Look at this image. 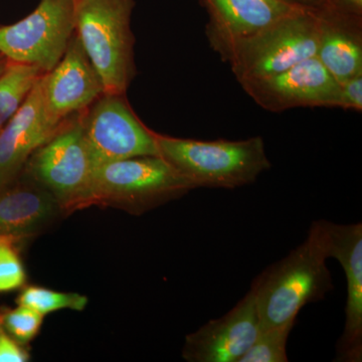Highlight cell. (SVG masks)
<instances>
[{"mask_svg": "<svg viewBox=\"0 0 362 362\" xmlns=\"http://www.w3.org/2000/svg\"><path fill=\"white\" fill-rule=\"evenodd\" d=\"M321 221L312 223L306 240L252 283L261 328L295 324L307 304L333 290Z\"/></svg>", "mask_w": 362, "mask_h": 362, "instance_id": "obj_1", "label": "cell"}, {"mask_svg": "<svg viewBox=\"0 0 362 362\" xmlns=\"http://www.w3.org/2000/svg\"><path fill=\"white\" fill-rule=\"evenodd\" d=\"M159 156L199 187L235 189L252 185L271 168L259 136L244 140L177 138L154 132Z\"/></svg>", "mask_w": 362, "mask_h": 362, "instance_id": "obj_2", "label": "cell"}, {"mask_svg": "<svg viewBox=\"0 0 362 362\" xmlns=\"http://www.w3.org/2000/svg\"><path fill=\"white\" fill-rule=\"evenodd\" d=\"M76 35L105 93L125 94L136 75L131 18L135 0H74Z\"/></svg>", "mask_w": 362, "mask_h": 362, "instance_id": "obj_3", "label": "cell"}, {"mask_svg": "<svg viewBox=\"0 0 362 362\" xmlns=\"http://www.w3.org/2000/svg\"><path fill=\"white\" fill-rule=\"evenodd\" d=\"M319 11L299 9L249 37L233 40L218 54L239 84L287 70L316 56Z\"/></svg>", "mask_w": 362, "mask_h": 362, "instance_id": "obj_4", "label": "cell"}, {"mask_svg": "<svg viewBox=\"0 0 362 362\" xmlns=\"http://www.w3.org/2000/svg\"><path fill=\"white\" fill-rule=\"evenodd\" d=\"M194 189L160 156L132 157L95 168L90 206H117L140 214Z\"/></svg>", "mask_w": 362, "mask_h": 362, "instance_id": "obj_5", "label": "cell"}, {"mask_svg": "<svg viewBox=\"0 0 362 362\" xmlns=\"http://www.w3.org/2000/svg\"><path fill=\"white\" fill-rule=\"evenodd\" d=\"M80 114L66 119L33 152L21 173L49 190L64 214L90 206L95 166L86 144Z\"/></svg>", "mask_w": 362, "mask_h": 362, "instance_id": "obj_6", "label": "cell"}, {"mask_svg": "<svg viewBox=\"0 0 362 362\" xmlns=\"http://www.w3.org/2000/svg\"><path fill=\"white\" fill-rule=\"evenodd\" d=\"M75 30L74 0H40L23 20L0 26V54L47 73L63 58Z\"/></svg>", "mask_w": 362, "mask_h": 362, "instance_id": "obj_7", "label": "cell"}, {"mask_svg": "<svg viewBox=\"0 0 362 362\" xmlns=\"http://www.w3.org/2000/svg\"><path fill=\"white\" fill-rule=\"evenodd\" d=\"M80 117L95 168L132 157L159 156L154 131L136 116L125 94L104 93Z\"/></svg>", "mask_w": 362, "mask_h": 362, "instance_id": "obj_8", "label": "cell"}, {"mask_svg": "<svg viewBox=\"0 0 362 362\" xmlns=\"http://www.w3.org/2000/svg\"><path fill=\"white\" fill-rule=\"evenodd\" d=\"M255 103L279 113L295 108H337L340 84L316 57L274 75L240 84Z\"/></svg>", "mask_w": 362, "mask_h": 362, "instance_id": "obj_9", "label": "cell"}, {"mask_svg": "<svg viewBox=\"0 0 362 362\" xmlns=\"http://www.w3.org/2000/svg\"><path fill=\"white\" fill-rule=\"evenodd\" d=\"M47 115L62 124L82 113L105 93L103 82L78 35H73L63 58L39 80Z\"/></svg>", "mask_w": 362, "mask_h": 362, "instance_id": "obj_10", "label": "cell"}, {"mask_svg": "<svg viewBox=\"0 0 362 362\" xmlns=\"http://www.w3.org/2000/svg\"><path fill=\"white\" fill-rule=\"evenodd\" d=\"M261 323L251 287L232 310L188 334L182 349L189 362H239L258 335Z\"/></svg>", "mask_w": 362, "mask_h": 362, "instance_id": "obj_11", "label": "cell"}, {"mask_svg": "<svg viewBox=\"0 0 362 362\" xmlns=\"http://www.w3.org/2000/svg\"><path fill=\"white\" fill-rule=\"evenodd\" d=\"M328 258L339 262L347 284L345 325L337 343L339 361L362 358V223L338 225L321 221Z\"/></svg>", "mask_w": 362, "mask_h": 362, "instance_id": "obj_12", "label": "cell"}, {"mask_svg": "<svg viewBox=\"0 0 362 362\" xmlns=\"http://www.w3.org/2000/svg\"><path fill=\"white\" fill-rule=\"evenodd\" d=\"M62 124L47 115L37 81L21 108L0 131V188L21 175L33 152L47 142Z\"/></svg>", "mask_w": 362, "mask_h": 362, "instance_id": "obj_13", "label": "cell"}, {"mask_svg": "<svg viewBox=\"0 0 362 362\" xmlns=\"http://www.w3.org/2000/svg\"><path fill=\"white\" fill-rule=\"evenodd\" d=\"M209 13L206 37L214 52L263 30L302 7L285 0H201Z\"/></svg>", "mask_w": 362, "mask_h": 362, "instance_id": "obj_14", "label": "cell"}, {"mask_svg": "<svg viewBox=\"0 0 362 362\" xmlns=\"http://www.w3.org/2000/svg\"><path fill=\"white\" fill-rule=\"evenodd\" d=\"M64 214L54 195L21 175L0 188V237L16 240L33 237Z\"/></svg>", "mask_w": 362, "mask_h": 362, "instance_id": "obj_15", "label": "cell"}, {"mask_svg": "<svg viewBox=\"0 0 362 362\" xmlns=\"http://www.w3.org/2000/svg\"><path fill=\"white\" fill-rule=\"evenodd\" d=\"M318 16L316 58L339 84L362 75V16L329 6Z\"/></svg>", "mask_w": 362, "mask_h": 362, "instance_id": "obj_16", "label": "cell"}, {"mask_svg": "<svg viewBox=\"0 0 362 362\" xmlns=\"http://www.w3.org/2000/svg\"><path fill=\"white\" fill-rule=\"evenodd\" d=\"M44 71L9 62L0 75V131L18 111Z\"/></svg>", "mask_w": 362, "mask_h": 362, "instance_id": "obj_17", "label": "cell"}, {"mask_svg": "<svg viewBox=\"0 0 362 362\" xmlns=\"http://www.w3.org/2000/svg\"><path fill=\"white\" fill-rule=\"evenodd\" d=\"M18 304L30 307L42 316L52 312L84 311L88 298L78 293L59 292L37 285L25 286L18 298Z\"/></svg>", "mask_w": 362, "mask_h": 362, "instance_id": "obj_18", "label": "cell"}, {"mask_svg": "<svg viewBox=\"0 0 362 362\" xmlns=\"http://www.w3.org/2000/svg\"><path fill=\"white\" fill-rule=\"evenodd\" d=\"M295 324L259 328L252 343L239 362H287V342Z\"/></svg>", "mask_w": 362, "mask_h": 362, "instance_id": "obj_19", "label": "cell"}, {"mask_svg": "<svg viewBox=\"0 0 362 362\" xmlns=\"http://www.w3.org/2000/svg\"><path fill=\"white\" fill-rule=\"evenodd\" d=\"M44 317L30 307L18 305L0 313V325L9 337L25 346L39 334Z\"/></svg>", "mask_w": 362, "mask_h": 362, "instance_id": "obj_20", "label": "cell"}, {"mask_svg": "<svg viewBox=\"0 0 362 362\" xmlns=\"http://www.w3.org/2000/svg\"><path fill=\"white\" fill-rule=\"evenodd\" d=\"M18 240L0 237V293L14 291L23 287L26 273L20 254Z\"/></svg>", "mask_w": 362, "mask_h": 362, "instance_id": "obj_21", "label": "cell"}, {"mask_svg": "<svg viewBox=\"0 0 362 362\" xmlns=\"http://www.w3.org/2000/svg\"><path fill=\"white\" fill-rule=\"evenodd\" d=\"M337 108L361 112L362 75L356 76L340 83Z\"/></svg>", "mask_w": 362, "mask_h": 362, "instance_id": "obj_22", "label": "cell"}, {"mask_svg": "<svg viewBox=\"0 0 362 362\" xmlns=\"http://www.w3.org/2000/svg\"><path fill=\"white\" fill-rule=\"evenodd\" d=\"M30 354L23 345L16 342L0 325V362H25Z\"/></svg>", "mask_w": 362, "mask_h": 362, "instance_id": "obj_23", "label": "cell"}, {"mask_svg": "<svg viewBox=\"0 0 362 362\" xmlns=\"http://www.w3.org/2000/svg\"><path fill=\"white\" fill-rule=\"evenodd\" d=\"M328 6L342 13L362 16V0H326Z\"/></svg>", "mask_w": 362, "mask_h": 362, "instance_id": "obj_24", "label": "cell"}, {"mask_svg": "<svg viewBox=\"0 0 362 362\" xmlns=\"http://www.w3.org/2000/svg\"><path fill=\"white\" fill-rule=\"evenodd\" d=\"M293 6L302 7V8L310 9V11H321L328 7L326 0H285Z\"/></svg>", "mask_w": 362, "mask_h": 362, "instance_id": "obj_25", "label": "cell"}, {"mask_svg": "<svg viewBox=\"0 0 362 362\" xmlns=\"http://www.w3.org/2000/svg\"><path fill=\"white\" fill-rule=\"evenodd\" d=\"M9 62L7 61L4 56L0 54V75L4 73V70H6L7 65H8Z\"/></svg>", "mask_w": 362, "mask_h": 362, "instance_id": "obj_26", "label": "cell"}]
</instances>
